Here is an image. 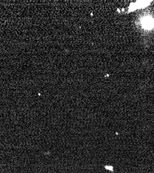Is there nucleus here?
Segmentation results:
<instances>
[{
    "mask_svg": "<svg viewBox=\"0 0 154 173\" xmlns=\"http://www.w3.org/2000/svg\"><path fill=\"white\" fill-rule=\"evenodd\" d=\"M142 24L144 28L145 29H151L154 26V20L149 17H145L142 20Z\"/></svg>",
    "mask_w": 154,
    "mask_h": 173,
    "instance_id": "nucleus-1",
    "label": "nucleus"
}]
</instances>
